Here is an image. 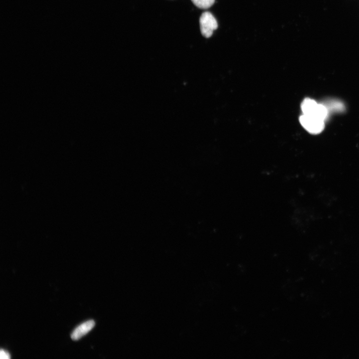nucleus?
<instances>
[{
    "instance_id": "obj_3",
    "label": "nucleus",
    "mask_w": 359,
    "mask_h": 359,
    "mask_svg": "<svg viewBox=\"0 0 359 359\" xmlns=\"http://www.w3.org/2000/svg\"><path fill=\"white\" fill-rule=\"evenodd\" d=\"M299 121L302 126L312 135L320 134L325 127V121L313 117L303 115L300 117Z\"/></svg>"
},
{
    "instance_id": "obj_6",
    "label": "nucleus",
    "mask_w": 359,
    "mask_h": 359,
    "mask_svg": "<svg viewBox=\"0 0 359 359\" xmlns=\"http://www.w3.org/2000/svg\"><path fill=\"white\" fill-rule=\"evenodd\" d=\"M328 105H325L328 110H332L335 111H343L345 107L343 104L338 101H330Z\"/></svg>"
},
{
    "instance_id": "obj_5",
    "label": "nucleus",
    "mask_w": 359,
    "mask_h": 359,
    "mask_svg": "<svg viewBox=\"0 0 359 359\" xmlns=\"http://www.w3.org/2000/svg\"><path fill=\"white\" fill-rule=\"evenodd\" d=\"M191 1L196 7L202 9L210 8L215 2V0H191Z\"/></svg>"
},
{
    "instance_id": "obj_4",
    "label": "nucleus",
    "mask_w": 359,
    "mask_h": 359,
    "mask_svg": "<svg viewBox=\"0 0 359 359\" xmlns=\"http://www.w3.org/2000/svg\"><path fill=\"white\" fill-rule=\"evenodd\" d=\"M95 326V322L92 320L86 321L75 328L71 335L74 341H77L87 334Z\"/></svg>"
},
{
    "instance_id": "obj_1",
    "label": "nucleus",
    "mask_w": 359,
    "mask_h": 359,
    "mask_svg": "<svg viewBox=\"0 0 359 359\" xmlns=\"http://www.w3.org/2000/svg\"><path fill=\"white\" fill-rule=\"evenodd\" d=\"M303 115L315 117L325 121L328 116L329 110L324 104L318 103L315 101L308 98L301 104Z\"/></svg>"
},
{
    "instance_id": "obj_7",
    "label": "nucleus",
    "mask_w": 359,
    "mask_h": 359,
    "mask_svg": "<svg viewBox=\"0 0 359 359\" xmlns=\"http://www.w3.org/2000/svg\"><path fill=\"white\" fill-rule=\"evenodd\" d=\"M10 355L7 352L1 349L0 351V358L1 359H10Z\"/></svg>"
},
{
    "instance_id": "obj_2",
    "label": "nucleus",
    "mask_w": 359,
    "mask_h": 359,
    "mask_svg": "<svg viewBox=\"0 0 359 359\" xmlns=\"http://www.w3.org/2000/svg\"><path fill=\"white\" fill-rule=\"evenodd\" d=\"M200 24L201 33L206 38H209L218 27L215 17L209 12L202 14L200 18Z\"/></svg>"
}]
</instances>
